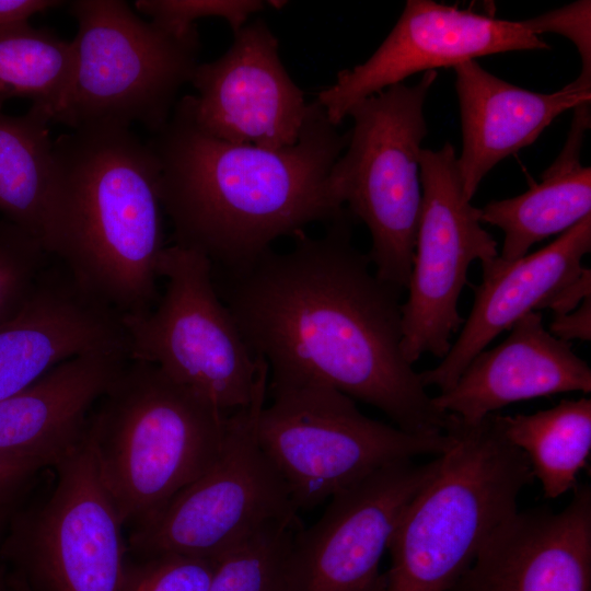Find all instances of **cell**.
<instances>
[{
    "label": "cell",
    "mask_w": 591,
    "mask_h": 591,
    "mask_svg": "<svg viewBox=\"0 0 591 591\" xmlns=\"http://www.w3.org/2000/svg\"><path fill=\"white\" fill-rule=\"evenodd\" d=\"M345 208L323 236L301 231L293 246L271 248L225 270L220 294L268 380L318 383L369 404L397 428L444 433L439 410L402 350V291L380 280L352 243Z\"/></svg>",
    "instance_id": "1"
},
{
    "label": "cell",
    "mask_w": 591,
    "mask_h": 591,
    "mask_svg": "<svg viewBox=\"0 0 591 591\" xmlns=\"http://www.w3.org/2000/svg\"><path fill=\"white\" fill-rule=\"evenodd\" d=\"M316 102L298 141L278 150L220 140L204 131L192 95L176 102L147 143L159 164L158 190L176 245L234 270L281 236L343 212L329 174L348 144Z\"/></svg>",
    "instance_id": "2"
},
{
    "label": "cell",
    "mask_w": 591,
    "mask_h": 591,
    "mask_svg": "<svg viewBox=\"0 0 591 591\" xmlns=\"http://www.w3.org/2000/svg\"><path fill=\"white\" fill-rule=\"evenodd\" d=\"M158 181L154 153L128 127L83 126L53 143L43 246L120 317L157 300L165 248Z\"/></svg>",
    "instance_id": "3"
},
{
    "label": "cell",
    "mask_w": 591,
    "mask_h": 591,
    "mask_svg": "<svg viewBox=\"0 0 591 591\" xmlns=\"http://www.w3.org/2000/svg\"><path fill=\"white\" fill-rule=\"evenodd\" d=\"M228 415L155 364L128 359L84 438L124 525L153 517L215 462Z\"/></svg>",
    "instance_id": "4"
},
{
    "label": "cell",
    "mask_w": 591,
    "mask_h": 591,
    "mask_svg": "<svg viewBox=\"0 0 591 591\" xmlns=\"http://www.w3.org/2000/svg\"><path fill=\"white\" fill-rule=\"evenodd\" d=\"M445 432L450 447L390 541L384 591H450L533 479L494 414L474 425L450 415Z\"/></svg>",
    "instance_id": "5"
},
{
    "label": "cell",
    "mask_w": 591,
    "mask_h": 591,
    "mask_svg": "<svg viewBox=\"0 0 591 591\" xmlns=\"http://www.w3.org/2000/svg\"><path fill=\"white\" fill-rule=\"evenodd\" d=\"M437 78V70H429L413 85L397 83L355 104L348 144L329 174L337 201L370 232L367 255L376 277L402 292L422 202L424 106Z\"/></svg>",
    "instance_id": "6"
},
{
    "label": "cell",
    "mask_w": 591,
    "mask_h": 591,
    "mask_svg": "<svg viewBox=\"0 0 591 591\" xmlns=\"http://www.w3.org/2000/svg\"><path fill=\"white\" fill-rule=\"evenodd\" d=\"M258 443L298 511L309 510L390 464L442 454L449 432L417 434L363 415L356 402L318 383L268 380Z\"/></svg>",
    "instance_id": "7"
},
{
    "label": "cell",
    "mask_w": 591,
    "mask_h": 591,
    "mask_svg": "<svg viewBox=\"0 0 591 591\" xmlns=\"http://www.w3.org/2000/svg\"><path fill=\"white\" fill-rule=\"evenodd\" d=\"M74 73L55 123L70 129L139 124L152 135L169 120L177 92L198 65L199 35L146 22L121 0H76Z\"/></svg>",
    "instance_id": "8"
},
{
    "label": "cell",
    "mask_w": 591,
    "mask_h": 591,
    "mask_svg": "<svg viewBox=\"0 0 591 591\" xmlns=\"http://www.w3.org/2000/svg\"><path fill=\"white\" fill-rule=\"evenodd\" d=\"M158 273L166 286L157 305L121 316L129 359L155 364L224 414L247 406L268 367L221 299L210 259L173 244Z\"/></svg>",
    "instance_id": "9"
},
{
    "label": "cell",
    "mask_w": 591,
    "mask_h": 591,
    "mask_svg": "<svg viewBox=\"0 0 591 591\" xmlns=\"http://www.w3.org/2000/svg\"><path fill=\"white\" fill-rule=\"evenodd\" d=\"M267 383L268 374L251 403L228 415L215 462L158 513L132 526L128 554L178 553L218 559L270 526L300 520L257 439Z\"/></svg>",
    "instance_id": "10"
},
{
    "label": "cell",
    "mask_w": 591,
    "mask_h": 591,
    "mask_svg": "<svg viewBox=\"0 0 591 591\" xmlns=\"http://www.w3.org/2000/svg\"><path fill=\"white\" fill-rule=\"evenodd\" d=\"M51 467L49 493L14 510L1 554L32 591H119L124 523L85 440Z\"/></svg>",
    "instance_id": "11"
},
{
    "label": "cell",
    "mask_w": 591,
    "mask_h": 591,
    "mask_svg": "<svg viewBox=\"0 0 591 591\" xmlns=\"http://www.w3.org/2000/svg\"><path fill=\"white\" fill-rule=\"evenodd\" d=\"M453 146L422 148V202L407 299L402 303V350L414 364L422 355L443 358L462 327L457 303L470 265L499 255L480 222V208L463 192Z\"/></svg>",
    "instance_id": "12"
},
{
    "label": "cell",
    "mask_w": 591,
    "mask_h": 591,
    "mask_svg": "<svg viewBox=\"0 0 591 591\" xmlns=\"http://www.w3.org/2000/svg\"><path fill=\"white\" fill-rule=\"evenodd\" d=\"M438 464L439 455L425 464L396 462L334 495L321 518L294 535L297 591H384L382 557Z\"/></svg>",
    "instance_id": "13"
},
{
    "label": "cell",
    "mask_w": 591,
    "mask_h": 591,
    "mask_svg": "<svg viewBox=\"0 0 591 591\" xmlns=\"http://www.w3.org/2000/svg\"><path fill=\"white\" fill-rule=\"evenodd\" d=\"M552 47L521 21L482 15L432 0H407L392 31L363 62L338 72L316 102L338 126L358 102L420 71L478 57Z\"/></svg>",
    "instance_id": "14"
},
{
    "label": "cell",
    "mask_w": 591,
    "mask_h": 591,
    "mask_svg": "<svg viewBox=\"0 0 591 591\" xmlns=\"http://www.w3.org/2000/svg\"><path fill=\"white\" fill-rule=\"evenodd\" d=\"M197 125L231 143L278 150L294 144L312 107L293 82L278 39L263 20L233 33L218 59L198 63L190 81Z\"/></svg>",
    "instance_id": "15"
},
{
    "label": "cell",
    "mask_w": 591,
    "mask_h": 591,
    "mask_svg": "<svg viewBox=\"0 0 591 591\" xmlns=\"http://www.w3.org/2000/svg\"><path fill=\"white\" fill-rule=\"evenodd\" d=\"M450 591H591V486L559 512L517 510Z\"/></svg>",
    "instance_id": "16"
},
{
    "label": "cell",
    "mask_w": 591,
    "mask_h": 591,
    "mask_svg": "<svg viewBox=\"0 0 591 591\" xmlns=\"http://www.w3.org/2000/svg\"><path fill=\"white\" fill-rule=\"evenodd\" d=\"M100 350L128 352L120 315L67 271L45 268L21 310L0 325V401L59 363Z\"/></svg>",
    "instance_id": "17"
},
{
    "label": "cell",
    "mask_w": 591,
    "mask_h": 591,
    "mask_svg": "<svg viewBox=\"0 0 591 591\" xmlns=\"http://www.w3.org/2000/svg\"><path fill=\"white\" fill-rule=\"evenodd\" d=\"M591 251V215L543 248L506 260L499 255L482 262L480 283L456 340L441 362L419 373L421 384L440 393L457 381L467 364L503 331L544 302L582 271Z\"/></svg>",
    "instance_id": "18"
},
{
    "label": "cell",
    "mask_w": 591,
    "mask_h": 591,
    "mask_svg": "<svg viewBox=\"0 0 591 591\" xmlns=\"http://www.w3.org/2000/svg\"><path fill=\"white\" fill-rule=\"evenodd\" d=\"M591 392V369L571 344L551 334L538 311L510 328L498 346L484 349L434 406L465 424H478L502 407L535 397Z\"/></svg>",
    "instance_id": "19"
},
{
    "label": "cell",
    "mask_w": 591,
    "mask_h": 591,
    "mask_svg": "<svg viewBox=\"0 0 591 591\" xmlns=\"http://www.w3.org/2000/svg\"><path fill=\"white\" fill-rule=\"evenodd\" d=\"M453 70L462 125L456 164L470 200L495 165L532 144L560 114L591 101V86L573 81L559 91L540 93L496 77L476 60Z\"/></svg>",
    "instance_id": "20"
},
{
    "label": "cell",
    "mask_w": 591,
    "mask_h": 591,
    "mask_svg": "<svg viewBox=\"0 0 591 591\" xmlns=\"http://www.w3.org/2000/svg\"><path fill=\"white\" fill-rule=\"evenodd\" d=\"M129 356L100 350L70 358L24 390L0 401V452L51 467L80 445L90 416Z\"/></svg>",
    "instance_id": "21"
},
{
    "label": "cell",
    "mask_w": 591,
    "mask_h": 591,
    "mask_svg": "<svg viewBox=\"0 0 591 591\" xmlns=\"http://www.w3.org/2000/svg\"><path fill=\"white\" fill-rule=\"evenodd\" d=\"M590 124V102L576 106L567 140L541 182L521 195L491 200L480 208V222L505 234L502 259L525 256L532 245L564 233L591 215V169L580 161Z\"/></svg>",
    "instance_id": "22"
},
{
    "label": "cell",
    "mask_w": 591,
    "mask_h": 591,
    "mask_svg": "<svg viewBox=\"0 0 591 591\" xmlns=\"http://www.w3.org/2000/svg\"><path fill=\"white\" fill-rule=\"evenodd\" d=\"M503 437L526 457L544 496L555 499L575 489L591 451V399H564L534 414L498 415Z\"/></svg>",
    "instance_id": "23"
},
{
    "label": "cell",
    "mask_w": 591,
    "mask_h": 591,
    "mask_svg": "<svg viewBox=\"0 0 591 591\" xmlns=\"http://www.w3.org/2000/svg\"><path fill=\"white\" fill-rule=\"evenodd\" d=\"M50 123L32 105L20 116L0 109V213L40 242L53 172Z\"/></svg>",
    "instance_id": "24"
},
{
    "label": "cell",
    "mask_w": 591,
    "mask_h": 591,
    "mask_svg": "<svg viewBox=\"0 0 591 591\" xmlns=\"http://www.w3.org/2000/svg\"><path fill=\"white\" fill-rule=\"evenodd\" d=\"M76 65L72 40L30 22L0 30V109L11 99H27L53 123L68 99Z\"/></svg>",
    "instance_id": "25"
},
{
    "label": "cell",
    "mask_w": 591,
    "mask_h": 591,
    "mask_svg": "<svg viewBox=\"0 0 591 591\" xmlns=\"http://www.w3.org/2000/svg\"><path fill=\"white\" fill-rule=\"evenodd\" d=\"M301 526H270L222 555L208 591H297L292 548Z\"/></svg>",
    "instance_id": "26"
},
{
    "label": "cell",
    "mask_w": 591,
    "mask_h": 591,
    "mask_svg": "<svg viewBox=\"0 0 591 591\" xmlns=\"http://www.w3.org/2000/svg\"><path fill=\"white\" fill-rule=\"evenodd\" d=\"M47 255L36 236L0 220V325L24 305L46 268Z\"/></svg>",
    "instance_id": "27"
},
{
    "label": "cell",
    "mask_w": 591,
    "mask_h": 591,
    "mask_svg": "<svg viewBox=\"0 0 591 591\" xmlns=\"http://www.w3.org/2000/svg\"><path fill=\"white\" fill-rule=\"evenodd\" d=\"M218 559L160 553L126 555L119 591H208Z\"/></svg>",
    "instance_id": "28"
},
{
    "label": "cell",
    "mask_w": 591,
    "mask_h": 591,
    "mask_svg": "<svg viewBox=\"0 0 591 591\" xmlns=\"http://www.w3.org/2000/svg\"><path fill=\"white\" fill-rule=\"evenodd\" d=\"M265 3L259 0H137L135 7L159 26L187 35L197 31L195 21L210 16L224 19L234 33L253 13L264 10Z\"/></svg>",
    "instance_id": "29"
},
{
    "label": "cell",
    "mask_w": 591,
    "mask_h": 591,
    "mask_svg": "<svg viewBox=\"0 0 591 591\" xmlns=\"http://www.w3.org/2000/svg\"><path fill=\"white\" fill-rule=\"evenodd\" d=\"M535 35L555 33L567 37L577 47L581 59L580 76L573 81L591 86V2L575 1L556 10L521 21Z\"/></svg>",
    "instance_id": "30"
},
{
    "label": "cell",
    "mask_w": 591,
    "mask_h": 591,
    "mask_svg": "<svg viewBox=\"0 0 591 591\" xmlns=\"http://www.w3.org/2000/svg\"><path fill=\"white\" fill-rule=\"evenodd\" d=\"M46 467L42 460L0 452V506L14 505Z\"/></svg>",
    "instance_id": "31"
},
{
    "label": "cell",
    "mask_w": 591,
    "mask_h": 591,
    "mask_svg": "<svg viewBox=\"0 0 591 591\" xmlns=\"http://www.w3.org/2000/svg\"><path fill=\"white\" fill-rule=\"evenodd\" d=\"M552 335L568 341L571 339H591V297L584 299L575 310L555 315L549 325Z\"/></svg>",
    "instance_id": "32"
},
{
    "label": "cell",
    "mask_w": 591,
    "mask_h": 591,
    "mask_svg": "<svg viewBox=\"0 0 591 591\" xmlns=\"http://www.w3.org/2000/svg\"><path fill=\"white\" fill-rule=\"evenodd\" d=\"M591 270L583 268L581 274L561 287L549 297L541 309H551L555 315L568 313L580 305V303L591 297Z\"/></svg>",
    "instance_id": "33"
},
{
    "label": "cell",
    "mask_w": 591,
    "mask_h": 591,
    "mask_svg": "<svg viewBox=\"0 0 591 591\" xmlns=\"http://www.w3.org/2000/svg\"><path fill=\"white\" fill-rule=\"evenodd\" d=\"M63 3L59 0H0V30L28 22L32 16Z\"/></svg>",
    "instance_id": "34"
},
{
    "label": "cell",
    "mask_w": 591,
    "mask_h": 591,
    "mask_svg": "<svg viewBox=\"0 0 591 591\" xmlns=\"http://www.w3.org/2000/svg\"><path fill=\"white\" fill-rule=\"evenodd\" d=\"M8 591H32L26 581L15 571L7 573Z\"/></svg>",
    "instance_id": "35"
},
{
    "label": "cell",
    "mask_w": 591,
    "mask_h": 591,
    "mask_svg": "<svg viewBox=\"0 0 591 591\" xmlns=\"http://www.w3.org/2000/svg\"><path fill=\"white\" fill-rule=\"evenodd\" d=\"M15 503L14 505H5L0 506V547L2 544V541L5 536L7 529L10 522V519L15 510Z\"/></svg>",
    "instance_id": "36"
},
{
    "label": "cell",
    "mask_w": 591,
    "mask_h": 591,
    "mask_svg": "<svg viewBox=\"0 0 591 591\" xmlns=\"http://www.w3.org/2000/svg\"><path fill=\"white\" fill-rule=\"evenodd\" d=\"M0 591H8L7 570L0 565Z\"/></svg>",
    "instance_id": "37"
}]
</instances>
